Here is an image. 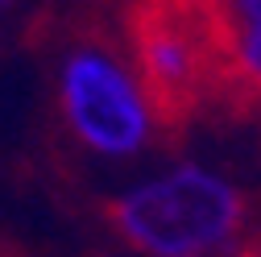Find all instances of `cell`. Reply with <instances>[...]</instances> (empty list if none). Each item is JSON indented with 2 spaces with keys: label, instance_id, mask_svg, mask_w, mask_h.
Returning a JSON list of instances; mask_svg holds the SVG:
<instances>
[{
  "label": "cell",
  "instance_id": "1",
  "mask_svg": "<svg viewBox=\"0 0 261 257\" xmlns=\"http://www.w3.org/2000/svg\"><path fill=\"white\" fill-rule=\"evenodd\" d=\"M104 220L137 257H237L253 199L216 166L174 162L112 191Z\"/></svg>",
  "mask_w": 261,
  "mask_h": 257
},
{
  "label": "cell",
  "instance_id": "2",
  "mask_svg": "<svg viewBox=\"0 0 261 257\" xmlns=\"http://www.w3.org/2000/svg\"><path fill=\"white\" fill-rule=\"evenodd\" d=\"M120 42L166 137L191 128L228 95L203 0H128Z\"/></svg>",
  "mask_w": 261,
  "mask_h": 257
},
{
  "label": "cell",
  "instance_id": "3",
  "mask_svg": "<svg viewBox=\"0 0 261 257\" xmlns=\"http://www.w3.org/2000/svg\"><path fill=\"white\" fill-rule=\"evenodd\" d=\"M54 108L67 137L104 162H133L158 145L162 124L124 54V42L87 34L71 38L54 62Z\"/></svg>",
  "mask_w": 261,
  "mask_h": 257
},
{
  "label": "cell",
  "instance_id": "4",
  "mask_svg": "<svg viewBox=\"0 0 261 257\" xmlns=\"http://www.w3.org/2000/svg\"><path fill=\"white\" fill-rule=\"evenodd\" d=\"M228 95L261 104V0H203Z\"/></svg>",
  "mask_w": 261,
  "mask_h": 257
},
{
  "label": "cell",
  "instance_id": "5",
  "mask_svg": "<svg viewBox=\"0 0 261 257\" xmlns=\"http://www.w3.org/2000/svg\"><path fill=\"white\" fill-rule=\"evenodd\" d=\"M237 257H261V249H253V245H245V249H241Z\"/></svg>",
  "mask_w": 261,
  "mask_h": 257
},
{
  "label": "cell",
  "instance_id": "6",
  "mask_svg": "<svg viewBox=\"0 0 261 257\" xmlns=\"http://www.w3.org/2000/svg\"><path fill=\"white\" fill-rule=\"evenodd\" d=\"M9 9H13V0H0V17H5Z\"/></svg>",
  "mask_w": 261,
  "mask_h": 257
}]
</instances>
